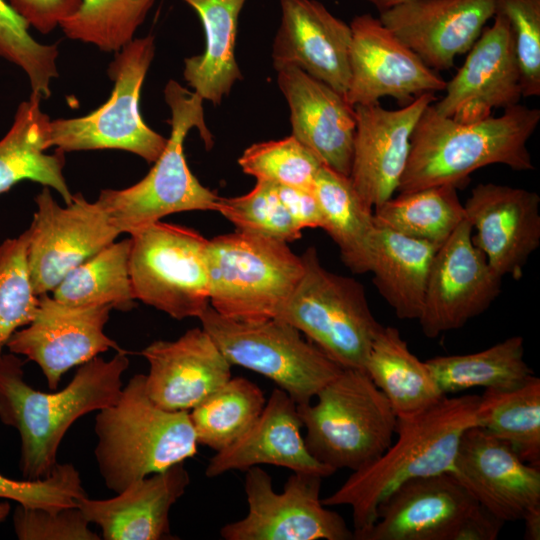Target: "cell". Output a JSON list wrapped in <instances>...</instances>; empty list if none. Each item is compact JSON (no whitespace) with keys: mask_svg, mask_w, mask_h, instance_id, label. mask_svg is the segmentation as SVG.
<instances>
[{"mask_svg":"<svg viewBox=\"0 0 540 540\" xmlns=\"http://www.w3.org/2000/svg\"><path fill=\"white\" fill-rule=\"evenodd\" d=\"M263 391L244 377H231L189 411L197 443L220 451L239 439L264 409Z\"/></svg>","mask_w":540,"mask_h":540,"instance_id":"cell-37","label":"cell"},{"mask_svg":"<svg viewBox=\"0 0 540 540\" xmlns=\"http://www.w3.org/2000/svg\"><path fill=\"white\" fill-rule=\"evenodd\" d=\"M130 236L134 298L177 320L199 318L210 305L208 239L191 228L161 221Z\"/></svg>","mask_w":540,"mask_h":540,"instance_id":"cell-11","label":"cell"},{"mask_svg":"<svg viewBox=\"0 0 540 540\" xmlns=\"http://www.w3.org/2000/svg\"><path fill=\"white\" fill-rule=\"evenodd\" d=\"M37 210L29 229L27 262L37 296L52 292L76 266L120 235L103 207L81 193L61 207L50 187L36 195Z\"/></svg>","mask_w":540,"mask_h":540,"instance_id":"cell-13","label":"cell"},{"mask_svg":"<svg viewBox=\"0 0 540 540\" xmlns=\"http://www.w3.org/2000/svg\"><path fill=\"white\" fill-rule=\"evenodd\" d=\"M525 523L524 538L526 540L540 539V505L527 510L522 517Z\"/></svg>","mask_w":540,"mask_h":540,"instance_id":"cell-49","label":"cell"},{"mask_svg":"<svg viewBox=\"0 0 540 540\" xmlns=\"http://www.w3.org/2000/svg\"><path fill=\"white\" fill-rule=\"evenodd\" d=\"M424 93L396 110L379 102L354 106L356 130L350 181L371 209L397 191L410 154L413 130L427 106L436 101Z\"/></svg>","mask_w":540,"mask_h":540,"instance_id":"cell-17","label":"cell"},{"mask_svg":"<svg viewBox=\"0 0 540 540\" xmlns=\"http://www.w3.org/2000/svg\"><path fill=\"white\" fill-rule=\"evenodd\" d=\"M425 362L446 396L476 387L510 390L534 376L524 360V340L519 335L476 353L437 356Z\"/></svg>","mask_w":540,"mask_h":540,"instance_id":"cell-33","label":"cell"},{"mask_svg":"<svg viewBox=\"0 0 540 540\" xmlns=\"http://www.w3.org/2000/svg\"><path fill=\"white\" fill-rule=\"evenodd\" d=\"M433 103L413 130L400 193L446 184L458 187L474 171L493 164L516 171L535 169L527 144L540 121L538 108L518 103L500 116L460 123L438 114Z\"/></svg>","mask_w":540,"mask_h":540,"instance_id":"cell-3","label":"cell"},{"mask_svg":"<svg viewBox=\"0 0 540 540\" xmlns=\"http://www.w3.org/2000/svg\"><path fill=\"white\" fill-rule=\"evenodd\" d=\"M190 475L184 462L130 484L109 499L77 500L87 520L101 529L105 540L171 539L169 512L181 498Z\"/></svg>","mask_w":540,"mask_h":540,"instance_id":"cell-27","label":"cell"},{"mask_svg":"<svg viewBox=\"0 0 540 540\" xmlns=\"http://www.w3.org/2000/svg\"><path fill=\"white\" fill-rule=\"evenodd\" d=\"M30 27L42 34L53 31L74 14L82 0H6Z\"/></svg>","mask_w":540,"mask_h":540,"instance_id":"cell-46","label":"cell"},{"mask_svg":"<svg viewBox=\"0 0 540 540\" xmlns=\"http://www.w3.org/2000/svg\"><path fill=\"white\" fill-rule=\"evenodd\" d=\"M281 21L272 47L276 71L297 68L346 96L351 28L317 0H279Z\"/></svg>","mask_w":540,"mask_h":540,"instance_id":"cell-22","label":"cell"},{"mask_svg":"<svg viewBox=\"0 0 540 540\" xmlns=\"http://www.w3.org/2000/svg\"><path fill=\"white\" fill-rule=\"evenodd\" d=\"M198 15L205 33L202 54L184 60L183 77L203 100L218 105L242 78L235 58L239 15L246 0H182Z\"/></svg>","mask_w":540,"mask_h":540,"instance_id":"cell-29","label":"cell"},{"mask_svg":"<svg viewBox=\"0 0 540 540\" xmlns=\"http://www.w3.org/2000/svg\"><path fill=\"white\" fill-rule=\"evenodd\" d=\"M83 496L87 493L71 463H57L49 476L37 480H16L0 474V498L25 507L58 511L77 506V499Z\"/></svg>","mask_w":540,"mask_h":540,"instance_id":"cell-43","label":"cell"},{"mask_svg":"<svg viewBox=\"0 0 540 540\" xmlns=\"http://www.w3.org/2000/svg\"><path fill=\"white\" fill-rule=\"evenodd\" d=\"M478 403L479 395L445 396L417 414L398 417L396 439L385 452L353 471L322 503L350 506L354 539L360 540L379 506L399 486L451 470L463 433L477 425Z\"/></svg>","mask_w":540,"mask_h":540,"instance_id":"cell-2","label":"cell"},{"mask_svg":"<svg viewBox=\"0 0 540 540\" xmlns=\"http://www.w3.org/2000/svg\"><path fill=\"white\" fill-rule=\"evenodd\" d=\"M478 504L505 522L540 505V467L480 426L463 433L449 471Z\"/></svg>","mask_w":540,"mask_h":540,"instance_id":"cell-19","label":"cell"},{"mask_svg":"<svg viewBox=\"0 0 540 540\" xmlns=\"http://www.w3.org/2000/svg\"><path fill=\"white\" fill-rule=\"evenodd\" d=\"M199 320L231 366L272 380L297 405L311 402L344 369L278 318L239 321L220 315L209 305Z\"/></svg>","mask_w":540,"mask_h":540,"instance_id":"cell-9","label":"cell"},{"mask_svg":"<svg viewBox=\"0 0 540 540\" xmlns=\"http://www.w3.org/2000/svg\"><path fill=\"white\" fill-rule=\"evenodd\" d=\"M314 399L297 405L304 440L312 456L334 470H358L394 440L397 416L365 371L344 368Z\"/></svg>","mask_w":540,"mask_h":540,"instance_id":"cell-6","label":"cell"},{"mask_svg":"<svg viewBox=\"0 0 540 540\" xmlns=\"http://www.w3.org/2000/svg\"><path fill=\"white\" fill-rule=\"evenodd\" d=\"M247 515L220 529L225 540H349L353 531L320 497L323 477L293 472L281 493L260 466L245 471Z\"/></svg>","mask_w":540,"mask_h":540,"instance_id":"cell-12","label":"cell"},{"mask_svg":"<svg viewBox=\"0 0 540 540\" xmlns=\"http://www.w3.org/2000/svg\"><path fill=\"white\" fill-rule=\"evenodd\" d=\"M94 431L99 473L115 493L198 452L189 412L157 406L146 392L144 374L130 378L118 400L98 411Z\"/></svg>","mask_w":540,"mask_h":540,"instance_id":"cell-4","label":"cell"},{"mask_svg":"<svg viewBox=\"0 0 540 540\" xmlns=\"http://www.w3.org/2000/svg\"><path fill=\"white\" fill-rule=\"evenodd\" d=\"M238 164L256 181L307 190L313 189L323 166L319 158L293 135L252 144L244 150Z\"/></svg>","mask_w":540,"mask_h":540,"instance_id":"cell-40","label":"cell"},{"mask_svg":"<svg viewBox=\"0 0 540 540\" xmlns=\"http://www.w3.org/2000/svg\"><path fill=\"white\" fill-rule=\"evenodd\" d=\"M350 79L346 100L351 106L393 97L408 104L424 94L444 91L446 81L401 42L379 18L365 13L351 23Z\"/></svg>","mask_w":540,"mask_h":540,"instance_id":"cell-15","label":"cell"},{"mask_svg":"<svg viewBox=\"0 0 540 540\" xmlns=\"http://www.w3.org/2000/svg\"><path fill=\"white\" fill-rule=\"evenodd\" d=\"M478 505L449 472L412 479L384 500L360 540H454Z\"/></svg>","mask_w":540,"mask_h":540,"instance_id":"cell-23","label":"cell"},{"mask_svg":"<svg viewBox=\"0 0 540 540\" xmlns=\"http://www.w3.org/2000/svg\"><path fill=\"white\" fill-rule=\"evenodd\" d=\"M12 520L19 540L102 539L89 528L90 522L78 506L50 511L17 504Z\"/></svg>","mask_w":540,"mask_h":540,"instance_id":"cell-45","label":"cell"},{"mask_svg":"<svg viewBox=\"0 0 540 540\" xmlns=\"http://www.w3.org/2000/svg\"><path fill=\"white\" fill-rule=\"evenodd\" d=\"M42 98L31 93L22 101L15 113L13 123L0 140V194L15 184L30 180L56 190L66 204L72 202L73 194L63 175L65 152L50 148V117L41 109Z\"/></svg>","mask_w":540,"mask_h":540,"instance_id":"cell-28","label":"cell"},{"mask_svg":"<svg viewBox=\"0 0 540 540\" xmlns=\"http://www.w3.org/2000/svg\"><path fill=\"white\" fill-rule=\"evenodd\" d=\"M210 306L239 321L276 318L304 264L286 242L237 231L208 240Z\"/></svg>","mask_w":540,"mask_h":540,"instance_id":"cell-7","label":"cell"},{"mask_svg":"<svg viewBox=\"0 0 540 540\" xmlns=\"http://www.w3.org/2000/svg\"><path fill=\"white\" fill-rule=\"evenodd\" d=\"M491 26L467 52L445 95L433 103L435 111L460 123L491 116L495 108H507L522 98L520 71L507 18L496 12Z\"/></svg>","mask_w":540,"mask_h":540,"instance_id":"cell-18","label":"cell"},{"mask_svg":"<svg viewBox=\"0 0 540 540\" xmlns=\"http://www.w3.org/2000/svg\"><path fill=\"white\" fill-rule=\"evenodd\" d=\"M364 371L387 398L397 418L417 414L446 396L426 362L410 351L392 326L382 325L377 333Z\"/></svg>","mask_w":540,"mask_h":540,"instance_id":"cell-31","label":"cell"},{"mask_svg":"<svg viewBox=\"0 0 540 540\" xmlns=\"http://www.w3.org/2000/svg\"><path fill=\"white\" fill-rule=\"evenodd\" d=\"M303 425L296 402L282 389L272 391L259 417L234 443L217 451L209 460V478L226 472L265 465L288 468L327 477L336 472L316 460L302 435Z\"/></svg>","mask_w":540,"mask_h":540,"instance_id":"cell-26","label":"cell"},{"mask_svg":"<svg viewBox=\"0 0 540 540\" xmlns=\"http://www.w3.org/2000/svg\"><path fill=\"white\" fill-rule=\"evenodd\" d=\"M155 0H82L78 10L59 27L65 36L118 52L134 39Z\"/></svg>","mask_w":540,"mask_h":540,"instance_id":"cell-38","label":"cell"},{"mask_svg":"<svg viewBox=\"0 0 540 540\" xmlns=\"http://www.w3.org/2000/svg\"><path fill=\"white\" fill-rule=\"evenodd\" d=\"M112 309L110 305L70 306L42 294L34 319L16 331L6 347L35 362L49 389L56 390L71 368L109 349L122 350L104 333Z\"/></svg>","mask_w":540,"mask_h":540,"instance_id":"cell-16","label":"cell"},{"mask_svg":"<svg viewBox=\"0 0 540 540\" xmlns=\"http://www.w3.org/2000/svg\"><path fill=\"white\" fill-rule=\"evenodd\" d=\"M11 510V506L8 501L0 503V523L5 521Z\"/></svg>","mask_w":540,"mask_h":540,"instance_id":"cell-51","label":"cell"},{"mask_svg":"<svg viewBox=\"0 0 540 540\" xmlns=\"http://www.w3.org/2000/svg\"><path fill=\"white\" fill-rule=\"evenodd\" d=\"M371 5H373L375 8L378 9L379 12L389 9L395 5H398L404 1L407 0H366Z\"/></svg>","mask_w":540,"mask_h":540,"instance_id":"cell-50","label":"cell"},{"mask_svg":"<svg viewBox=\"0 0 540 540\" xmlns=\"http://www.w3.org/2000/svg\"><path fill=\"white\" fill-rule=\"evenodd\" d=\"M472 231L465 218L435 252L418 319L426 337L461 328L500 294L502 277L475 245Z\"/></svg>","mask_w":540,"mask_h":540,"instance_id":"cell-14","label":"cell"},{"mask_svg":"<svg viewBox=\"0 0 540 540\" xmlns=\"http://www.w3.org/2000/svg\"><path fill=\"white\" fill-rule=\"evenodd\" d=\"M217 211L240 232L286 243L301 237L302 231L280 199L278 186L269 182L257 181L245 195L219 197Z\"/></svg>","mask_w":540,"mask_h":540,"instance_id":"cell-41","label":"cell"},{"mask_svg":"<svg viewBox=\"0 0 540 540\" xmlns=\"http://www.w3.org/2000/svg\"><path fill=\"white\" fill-rule=\"evenodd\" d=\"M504 522L480 504L456 533L454 540H495Z\"/></svg>","mask_w":540,"mask_h":540,"instance_id":"cell-48","label":"cell"},{"mask_svg":"<svg viewBox=\"0 0 540 540\" xmlns=\"http://www.w3.org/2000/svg\"><path fill=\"white\" fill-rule=\"evenodd\" d=\"M289 109L292 135L332 170L350 175L356 117L345 96L300 69L277 71Z\"/></svg>","mask_w":540,"mask_h":540,"instance_id":"cell-25","label":"cell"},{"mask_svg":"<svg viewBox=\"0 0 540 540\" xmlns=\"http://www.w3.org/2000/svg\"><path fill=\"white\" fill-rule=\"evenodd\" d=\"M477 426L540 467V379L534 375L510 390L485 389L479 396Z\"/></svg>","mask_w":540,"mask_h":540,"instance_id":"cell-35","label":"cell"},{"mask_svg":"<svg viewBox=\"0 0 540 540\" xmlns=\"http://www.w3.org/2000/svg\"><path fill=\"white\" fill-rule=\"evenodd\" d=\"M301 257L303 274L276 318L305 334L342 368L364 371L382 325L371 312L363 285L324 268L314 247Z\"/></svg>","mask_w":540,"mask_h":540,"instance_id":"cell-8","label":"cell"},{"mask_svg":"<svg viewBox=\"0 0 540 540\" xmlns=\"http://www.w3.org/2000/svg\"><path fill=\"white\" fill-rule=\"evenodd\" d=\"M439 246L377 227L370 272L375 287L399 319H419Z\"/></svg>","mask_w":540,"mask_h":540,"instance_id":"cell-30","label":"cell"},{"mask_svg":"<svg viewBox=\"0 0 540 540\" xmlns=\"http://www.w3.org/2000/svg\"><path fill=\"white\" fill-rule=\"evenodd\" d=\"M454 185L400 193L375 208L377 227L441 245L465 219Z\"/></svg>","mask_w":540,"mask_h":540,"instance_id":"cell-34","label":"cell"},{"mask_svg":"<svg viewBox=\"0 0 540 540\" xmlns=\"http://www.w3.org/2000/svg\"><path fill=\"white\" fill-rule=\"evenodd\" d=\"M312 191L321 209L322 229L338 246L342 262L353 273L370 272L377 226L350 178L323 165Z\"/></svg>","mask_w":540,"mask_h":540,"instance_id":"cell-32","label":"cell"},{"mask_svg":"<svg viewBox=\"0 0 540 540\" xmlns=\"http://www.w3.org/2000/svg\"><path fill=\"white\" fill-rule=\"evenodd\" d=\"M465 218L475 245L502 278L519 280L540 246V196L534 191L495 183L476 185L466 200Z\"/></svg>","mask_w":540,"mask_h":540,"instance_id":"cell-20","label":"cell"},{"mask_svg":"<svg viewBox=\"0 0 540 540\" xmlns=\"http://www.w3.org/2000/svg\"><path fill=\"white\" fill-rule=\"evenodd\" d=\"M164 98L171 111V131L162 154L139 182L124 189H103L96 200L120 234H132L170 214L217 211L219 196L193 175L184 154V141L192 128L198 129L207 148L213 145L204 119V100L175 80L165 85Z\"/></svg>","mask_w":540,"mask_h":540,"instance_id":"cell-5","label":"cell"},{"mask_svg":"<svg viewBox=\"0 0 540 540\" xmlns=\"http://www.w3.org/2000/svg\"><path fill=\"white\" fill-rule=\"evenodd\" d=\"M496 13V0H407L379 19L434 71L450 70Z\"/></svg>","mask_w":540,"mask_h":540,"instance_id":"cell-21","label":"cell"},{"mask_svg":"<svg viewBox=\"0 0 540 540\" xmlns=\"http://www.w3.org/2000/svg\"><path fill=\"white\" fill-rule=\"evenodd\" d=\"M510 25L522 97L540 95V0H496Z\"/></svg>","mask_w":540,"mask_h":540,"instance_id":"cell-44","label":"cell"},{"mask_svg":"<svg viewBox=\"0 0 540 540\" xmlns=\"http://www.w3.org/2000/svg\"><path fill=\"white\" fill-rule=\"evenodd\" d=\"M155 55V38H134L115 52L107 68L110 98L90 114L51 120L49 146L64 152L116 149L148 163L162 154L167 138L152 130L140 113L141 88Z\"/></svg>","mask_w":540,"mask_h":540,"instance_id":"cell-10","label":"cell"},{"mask_svg":"<svg viewBox=\"0 0 540 540\" xmlns=\"http://www.w3.org/2000/svg\"><path fill=\"white\" fill-rule=\"evenodd\" d=\"M149 364V398L169 411H190L231 377V364L203 328L174 341H154L141 351Z\"/></svg>","mask_w":540,"mask_h":540,"instance_id":"cell-24","label":"cell"},{"mask_svg":"<svg viewBox=\"0 0 540 540\" xmlns=\"http://www.w3.org/2000/svg\"><path fill=\"white\" fill-rule=\"evenodd\" d=\"M278 193L292 221L301 231L322 228L321 209L312 190L278 186Z\"/></svg>","mask_w":540,"mask_h":540,"instance_id":"cell-47","label":"cell"},{"mask_svg":"<svg viewBox=\"0 0 540 540\" xmlns=\"http://www.w3.org/2000/svg\"><path fill=\"white\" fill-rule=\"evenodd\" d=\"M30 26L7 3L0 0V58L26 74L31 93L42 99L51 95V83L58 78L57 44H42L29 33Z\"/></svg>","mask_w":540,"mask_h":540,"instance_id":"cell-42","label":"cell"},{"mask_svg":"<svg viewBox=\"0 0 540 540\" xmlns=\"http://www.w3.org/2000/svg\"><path fill=\"white\" fill-rule=\"evenodd\" d=\"M24 364L14 353L0 354V421L19 434L23 479L37 480L57 465L59 446L76 420L118 400L129 359L123 350L108 361L97 356L80 365L66 387L51 393L25 382Z\"/></svg>","mask_w":540,"mask_h":540,"instance_id":"cell-1","label":"cell"},{"mask_svg":"<svg viewBox=\"0 0 540 540\" xmlns=\"http://www.w3.org/2000/svg\"><path fill=\"white\" fill-rule=\"evenodd\" d=\"M131 239L113 242L72 269L52 291V297L70 306L110 305L129 311L133 295L129 256Z\"/></svg>","mask_w":540,"mask_h":540,"instance_id":"cell-36","label":"cell"},{"mask_svg":"<svg viewBox=\"0 0 540 540\" xmlns=\"http://www.w3.org/2000/svg\"><path fill=\"white\" fill-rule=\"evenodd\" d=\"M29 229L0 245V354L12 335L35 317L39 296L29 273Z\"/></svg>","mask_w":540,"mask_h":540,"instance_id":"cell-39","label":"cell"}]
</instances>
